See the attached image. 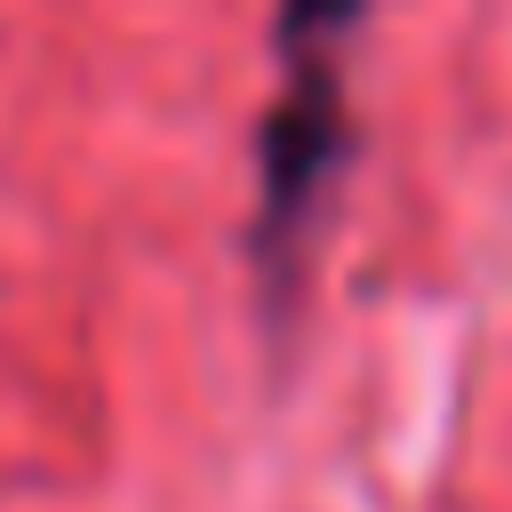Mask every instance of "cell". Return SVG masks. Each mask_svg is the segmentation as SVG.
Instances as JSON below:
<instances>
[{"mask_svg":"<svg viewBox=\"0 0 512 512\" xmlns=\"http://www.w3.org/2000/svg\"><path fill=\"white\" fill-rule=\"evenodd\" d=\"M336 32H352L344 8H328L320 48L288 56V88L264 112V240L272 248H288L312 224V208H320V192L344 160V72H336V48H328Z\"/></svg>","mask_w":512,"mask_h":512,"instance_id":"1","label":"cell"}]
</instances>
